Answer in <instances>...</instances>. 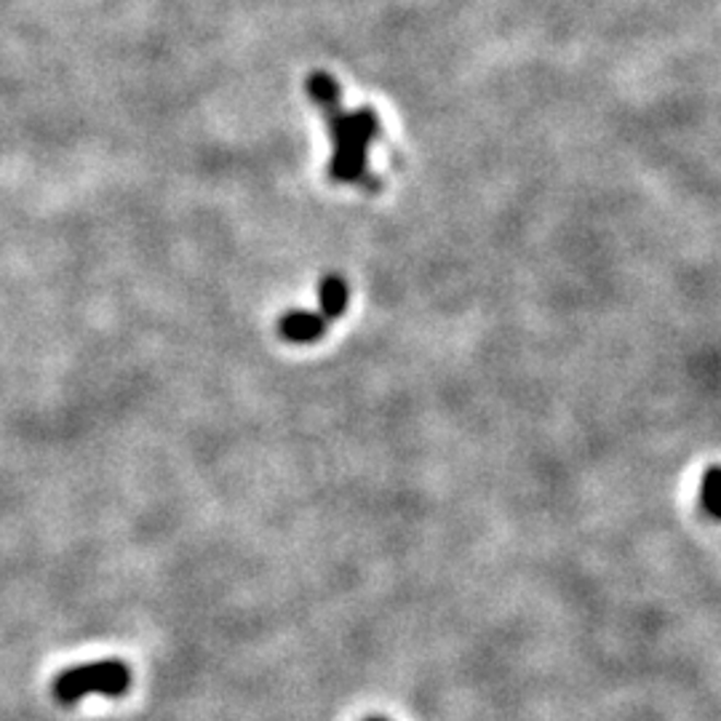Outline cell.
Returning <instances> with one entry per match:
<instances>
[{"instance_id": "cell-2", "label": "cell", "mask_w": 721, "mask_h": 721, "mask_svg": "<svg viewBox=\"0 0 721 721\" xmlns=\"http://www.w3.org/2000/svg\"><path fill=\"white\" fill-rule=\"evenodd\" d=\"M131 687V671L123 660H96L59 673L51 684V695L59 706H75L88 695L123 697Z\"/></svg>"}, {"instance_id": "cell-3", "label": "cell", "mask_w": 721, "mask_h": 721, "mask_svg": "<svg viewBox=\"0 0 721 721\" xmlns=\"http://www.w3.org/2000/svg\"><path fill=\"white\" fill-rule=\"evenodd\" d=\"M327 318L312 310H288L281 316L279 334L294 345H310L327 334Z\"/></svg>"}, {"instance_id": "cell-5", "label": "cell", "mask_w": 721, "mask_h": 721, "mask_svg": "<svg viewBox=\"0 0 721 721\" xmlns=\"http://www.w3.org/2000/svg\"><path fill=\"white\" fill-rule=\"evenodd\" d=\"M719 489L721 471L719 465H711L700 481V497H697V503H700L702 513H706L708 519H719Z\"/></svg>"}, {"instance_id": "cell-4", "label": "cell", "mask_w": 721, "mask_h": 721, "mask_svg": "<svg viewBox=\"0 0 721 721\" xmlns=\"http://www.w3.org/2000/svg\"><path fill=\"white\" fill-rule=\"evenodd\" d=\"M318 299H321V316L327 321H336V318L345 316L347 303H351V292L347 284L340 275H327L318 286Z\"/></svg>"}, {"instance_id": "cell-1", "label": "cell", "mask_w": 721, "mask_h": 721, "mask_svg": "<svg viewBox=\"0 0 721 721\" xmlns=\"http://www.w3.org/2000/svg\"><path fill=\"white\" fill-rule=\"evenodd\" d=\"M310 94L321 102L323 110L329 113V123H332L334 134V161H332V177L336 182H358L364 177L366 166V144L377 137V116L371 110L353 113V116H342L336 110V86L332 78L318 72L310 78Z\"/></svg>"}, {"instance_id": "cell-6", "label": "cell", "mask_w": 721, "mask_h": 721, "mask_svg": "<svg viewBox=\"0 0 721 721\" xmlns=\"http://www.w3.org/2000/svg\"><path fill=\"white\" fill-rule=\"evenodd\" d=\"M366 721H388V719H382V717H371V719H366Z\"/></svg>"}]
</instances>
